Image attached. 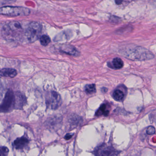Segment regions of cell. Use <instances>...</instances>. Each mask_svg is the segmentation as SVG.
I'll list each match as a JSON object with an SVG mask.
<instances>
[{
	"mask_svg": "<svg viewBox=\"0 0 156 156\" xmlns=\"http://www.w3.org/2000/svg\"><path fill=\"white\" fill-rule=\"evenodd\" d=\"M122 52L123 56L129 59L136 61L150 60L154 57L152 53L146 48L141 47H130Z\"/></svg>",
	"mask_w": 156,
	"mask_h": 156,
	"instance_id": "obj_1",
	"label": "cell"
},
{
	"mask_svg": "<svg viewBox=\"0 0 156 156\" xmlns=\"http://www.w3.org/2000/svg\"><path fill=\"white\" fill-rule=\"evenodd\" d=\"M2 15L10 17L20 16H28L30 13V11L28 8L24 7L5 6L0 9Z\"/></svg>",
	"mask_w": 156,
	"mask_h": 156,
	"instance_id": "obj_2",
	"label": "cell"
},
{
	"mask_svg": "<svg viewBox=\"0 0 156 156\" xmlns=\"http://www.w3.org/2000/svg\"><path fill=\"white\" fill-rule=\"evenodd\" d=\"M42 26L39 23L32 22L29 24L26 29L25 35L30 43L36 41L41 38Z\"/></svg>",
	"mask_w": 156,
	"mask_h": 156,
	"instance_id": "obj_3",
	"label": "cell"
},
{
	"mask_svg": "<svg viewBox=\"0 0 156 156\" xmlns=\"http://www.w3.org/2000/svg\"><path fill=\"white\" fill-rule=\"evenodd\" d=\"M16 98L15 93L11 89H9L2 100L1 105V111L3 113L10 112L15 109Z\"/></svg>",
	"mask_w": 156,
	"mask_h": 156,
	"instance_id": "obj_4",
	"label": "cell"
},
{
	"mask_svg": "<svg viewBox=\"0 0 156 156\" xmlns=\"http://www.w3.org/2000/svg\"><path fill=\"white\" fill-rule=\"evenodd\" d=\"M120 152L112 145L106 143L98 146L93 151L95 156H119Z\"/></svg>",
	"mask_w": 156,
	"mask_h": 156,
	"instance_id": "obj_5",
	"label": "cell"
},
{
	"mask_svg": "<svg viewBox=\"0 0 156 156\" xmlns=\"http://www.w3.org/2000/svg\"><path fill=\"white\" fill-rule=\"evenodd\" d=\"M46 103L48 108L53 110L57 109L62 104L61 95L55 91L50 92L46 96Z\"/></svg>",
	"mask_w": 156,
	"mask_h": 156,
	"instance_id": "obj_6",
	"label": "cell"
},
{
	"mask_svg": "<svg viewBox=\"0 0 156 156\" xmlns=\"http://www.w3.org/2000/svg\"><path fill=\"white\" fill-rule=\"evenodd\" d=\"M60 51L73 56H79L80 53L73 45L69 44H61L59 46Z\"/></svg>",
	"mask_w": 156,
	"mask_h": 156,
	"instance_id": "obj_7",
	"label": "cell"
},
{
	"mask_svg": "<svg viewBox=\"0 0 156 156\" xmlns=\"http://www.w3.org/2000/svg\"><path fill=\"white\" fill-rule=\"evenodd\" d=\"M15 98H16V105L15 109H21L26 104V97L20 92L15 93Z\"/></svg>",
	"mask_w": 156,
	"mask_h": 156,
	"instance_id": "obj_8",
	"label": "cell"
},
{
	"mask_svg": "<svg viewBox=\"0 0 156 156\" xmlns=\"http://www.w3.org/2000/svg\"><path fill=\"white\" fill-rule=\"evenodd\" d=\"M30 142L29 140L25 136H22L16 139L14 141L13 146L16 149H23L26 147Z\"/></svg>",
	"mask_w": 156,
	"mask_h": 156,
	"instance_id": "obj_9",
	"label": "cell"
},
{
	"mask_svg": "<svg viewBox=\"0 0 156 156\" xmlns=\"http://www.w3.org/2000/svg\"><path fill=\"white\" fill-rule=\"evenodd\" d=\"M18 74V72L15 69L12 68H3L1 71V76L6 77L13 78Z\"/></svg>",
	"mask_w": 156,
	"mask_h": 156,
	"instance_id": "obj_10",
	"label": "cell"
},
{
	"mask_svg": "<svg viewBox=\"0 0 156 156\" xmlns=\"http://www.w3.org/2000/svg\"><path fill=\"white\" fill-rule=\"evenodd\" d=\"M110 106L108 104H103L100 105L97 111L96 112V116H108L109 113Z\"/></svg>",
	"mask_w": 156,
	"mask_h": 156,
	"instance_id": "obj_11",
	"label": "cell"
},
{
	"mask_svg": "<svg viewBox=\"0 0 156 156\" xmlns=\"http://www.w3.org/2000/svg\"><path fill=\"white\" fill-rule=\"evenodd\" d=\"M108 65L109 67L112 66L111 68L113 69H119L123 67L124 63L120 58H115L113 59L111 64L108 63Z\"/></svg>",
	"mask_w": 156,
	"mask_h": 156,
	"instance_id": "obj_12",
	"label": "cell"
},
{
	"mask_svg": "<svg viewBox=\"0 0 156 156\" xmlns=\"http://www.w3.org/2000/svg\"><path fill=\"white\" fill-rule=\"evenodd\" d=\"M113 98L117 101H121L124 99L125 94L122 90L119 89L115 90L112 95Z\"/></svg>",
	"mask_w": 156,
	"mask_h": 156,
	"instance_id": "obj_13",
	"label": "cell"
},
{
	"mask_svg": "<svg viewBox=\"0 0 156 156\" xmlns=\"http://www.w3.org/2000/svg\"><path fill=\"white\" fill-rule=\"evenodd\" d=\"M84 89L86 93L88 94H94L96 92V85L94 84L86 85L85 86Z\"/></svg>",
	"mask_w": 156,
	"mask_h": 156,
	"instance_id": "obj_14",
	"label": "cell"
},
{
	"mask_svg": "<svg viewBox=\"0 0 156 156\" xmlns=\"http://www.w3.org/2000/svg\"><path fill=\"white\" fill-rule=\"evenodd\" d=\"M51 41V38L48 35H43L40 38V42L43 46H47Z\"/></svg>",
	"mask_w": 156,
	"mask_h": 156,
	"instance_id": "obj_15",
	"label": "cell"
},
{
	"mask_svg": "<svg viewBox=\"0 0 156 156\" xmlns=\"http://www.w3.org/2000/svg\"><path fill=\"white\" fill-rule=\"evenodd\" d=\"M9 150L7 147H2L1 148V156H8Z\"/></svg>",
	"mask_w": 156,
	"mask_h": 156,
	"instance_id": "obj_16",
	"label": "cell"
},
{
	"mask_svg": "<svg viewBox=\"0 0 156 156\" xmlns=\"http://www.w3.org/2000/svg\"><path fill=\"white\" fill-rule=\"evenodd\" d=\"M155 132H156V130H155V128L154 127L151 126L149 127L147 130V133L148 135L154 134Z\"/></svg>",
	"mask_w": 156,
	"mask_h": 156,
	"instance_id": "obj_17",
	"label": "cell"
},
{
	"mask_svg": "<svg viewBox=\"0 0 156 156\" xmlns=\"http://www.w3.org/2000/svg\"><path fill=\"white\" fill-rule=\"evenodd\" d=\"M73 136V134H67L65 136V139L66 140H68L70 139H71V138Z\"/></svg>",
	"mask_w": 156,
	"mask_h": 156,
	"instance_id": "obj_18",
	"label": "cell"
},
{
	"mask_svg": "<svg viewBox=\"0 0 156 156\" xmlns=\"http://www.w3.org/2000/svg\"><path fill=\"white\" fill-rule=\"evenodd\" d=\"M107 88H105V87H103L102 88V91L104 93H106L107 91Z\"/></svg>",
	"mask_w": 156,
	"mask_h": 156,
	"instance_id": "obj_19",
	"label": "cell"
}]
</instances>
